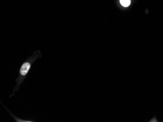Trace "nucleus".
<instances>
[{
	"instance_id": "f257e3e1",
	"label": "nucleus",
	"mask_w": 163,
	"mask_h": 122,
	"mask_svg": "<svg viewBox=\"0 0 163 122\" xmlns=\"http://www.w3.org/2000/svg\"><path fill=\"white\" fill-rule=\"evenodd\" d=\"M41 57V54L39 53H36L33 54L31 57L28 58L24 62L22 63L18 71V77L15 80L16 84L14 88H13V93L9 96V98L13 96L15 93L19 90L21 85L27 78V75L32 67L33 64L38 58Z\"/></svg>"
},
{
	"instance_id": "f03ea898",
	"label": "nucleus",
	"mask_w": 163,
	"mask_h": 122,
	"mask_svg": "<svg viewBox=\"0 0 163 122\" xmlns=\"http://www.w3.org/2000/svg\"><path fill=\"white\" fill-rule=\"evenodd\" d=\"M4 107L6 109V110L8 111V112H9L10 115L12 116V117L14 119V120L17 122H36L35 121L33 120H24V119H19L18 118H17L16 116H15V115H14L12 113L10 112V111L8 110V108H7L4 105H3Z\"/></svg>"
},
{
	"instance_id": "7ed1b4c3",
	"label": "nucleus",
	"mask_w": 163,
	"mask_h": 122,
	"mask_svg": "<svg viewBox=\"0 0 163 122\" xmlns=\"http://www.w3.org/2000/svg\"><path fill=\"white\" fill-rule=\"evenodd\" d=\"M122 5L124 7L129 6L130 4V0H120Z\"/></svg>"
}]
</instances>
